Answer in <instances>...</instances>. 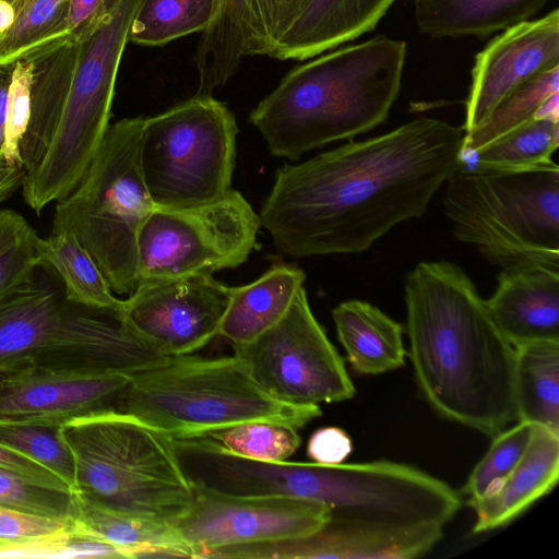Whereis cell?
Masks as SVG:
<instances>
[{"label": "cell", "mask_w": 559, "mask_h": 559, "mask_svg": "<svg viewBox=\"0 0 559 559\" xmlns=\"http://www.w3.org/2000/svg\"><path fill=\"white\" fill-rule=\"evenodd\" d=\"M462 127L416 118L276 170L261 225L293 258L360 253L421 217L460 156Z\"/></svg>", "instance_id": "cell-1"}, {"label": "cell", "mask_w": 559, "mask_h": 559, "mask_svg": "<svg viewBox=\"0 0 559 559\" xmlns=\"http://www.w3.org/2000/svg\"><path fill=\"white\" fill-rule=\"evenodd\" d=\"M409 357L421 396L443 418L493 437L516 419L514 346L467 274L424 261L406 276Z\"/></svg>", "instance_id": "cell-2"}, {"label": "cell", "mask_w": 559, "mask_h": 559, "mask_svg": "<svg viewBox=\"0 0 559 559\" xmlns=\"http://www.w3.org/2000/svg\"><path fill=\"white\" fill-rule=\"evenodd\" d=\"M405 41L384 35L344 46L289 71L250 112L273 156L296 162L384 123L399 97Z\"/></svg>", "instance_id": "cell-3"}, {"label": "cell", "mask_w": 559, "mask_h": 559, "mask_svg": "<svg viewBox=\"0 0 559 559\" xmlns=\"http://www.w3.org/2000/svg\"><path fill=\"white\" fill-rule=\"evenodd\" d=\"M168 358L122 313L73 304L49 284L33 280L0 296V372L133 376Z\"/></svg>", "instance_id": "cell-4"}, {"label": "cell", "mask_w": 559, "mask_h": 559, "mask_svg": "<svg viewBox=\"0 0 559 559\" xmlns=\"http://www.w3.org/2000/svg\"><path fill=\"white\" fill-rule=\"evenodd\" d=\"M60 433L74 460L73 493L82 500L169 524L190 507L193 485L164 432L109 411L72 419Z\"/></svg>", "instance_id": "cell-5"}, {"label": "cell", "mask_w": 559, "mask_h": 559, "mask_svg": "<svg viewBox=\"0 0 559 559\" xmlns=\"http://www.w3.org/2000/svg\"><path fill=\"white\" fill-rule=\"evenodd\" d=\"M117 412L173 439L207 436L250 421L299 429L321 415L319 405H293L269 395L235 353L169 357L133 374Z\"/></svg>", "instance_id": "cell-6"}, {"label": "cell", "mask_w": 559, "mask_h": 559, "mask_svg": "<svg viewBox=\"0 0 559 559\" xmlns=\"http://www.w3.org/2000/svg\"><path fill=\"white\" fill-rule=\"evenodd\" d=\"M453 235L501 269H559V167L492 168L460 158L445 181Z\"/></svg>", "instance_id": "cell-7"}, {"label": "cell", "mask_w": 559, "mask_h": 559, "mask_svg": "<svg viewBox=\"0 0 559 559\" xmlns=\"http://www.w3.org/2000/svg\"><path fill=\"white\" fill-rule=\"evenodd\" d=\"M143 126L144 117L109 124L79 185L56 201L51 222V233L76 236L119 295L138 286V238L155 206L141 168Z\"/></svg>", "instance_id": "cell-8"}, {"label": "cell", "mask_w": 559, "mask_h": 559, "mask_svg": "<svg viewBox=\"0 0 559 559\" xmlns=\"http://www.w3.org/2000/svg\"><path fill=\"white\" fill-rule=\"evenodd\" d=\"M142 0H115L78 47L64 106L37 165L21 189L36 213L68 195L81 181L109 127L115 84L133 16Z\"/></svg>", "instance_id": "cell-9"}, {"label": "cell", "mask_w": 559, "mask_h": 559, "mask_svg": "<svg viewBox=\"0 0 559 559\" xmlns=\"http://www.w3.org/2000/svg\"><path fill=\"white\" fill-rule=\"evenodd\" d=\"M237 134L234 114L211 95L144 118L141 168L154 205L193 206L228 192Z\"/></svg>", "instance_id": "cell-10"}, {"label": "cell", "mask_w": 559, "mask_h": 559, "mask_svg": "<svg viewBox=\"0 0 559 559\" xmlns=\"http://www.w3.org/2000/svg\"><path fill=\"white\" fill-rule=\"evenodd\" d=\"M261 226L259 214L233 189L199 205L154 206L138 238L139 282L237 267L257 247Z\"/></svg>", "instance_id": "cell-11"}, {"label": "cell", "mask_w": 559, "mask_h": 559, "mask_svg": "<svg viewBox=\"0 0 559 559\" xmlns=\"http://www.w3.org/2000/svg\"><path fill=\"white\" fill-rule=\"evenodd\" d=\"M233 348L258 384L281 402L319 405L355 395L345 361L313 316L304 287L276 324Z\"/></svg>", "instance_id": "cell-12"}, {"label": "cell", "mask_w": 559, "mask_h": 559, "mask_svg": "<svg viewBox=\"0 0 559 559\" xmlns=\"http://www.w3.org/2000/svg\"><path fill=\"white\" fill-rule=\"evenodd\" d=\"M193 489L190 507L170 523L193 558L223 547L305 537L331 520L330 509L314 500Z\"/></svg>", "instance_id": "cell-13"}, {"label": "cell", "mask_w": 559, "mask_h": 559, "mask_svg": "<svg viewBox=\"0 0 559 559\" xmlns=\"http://www.w3.org/2000/svg\"><path fill=\"white\" fill-rule=\"evenodd\" d=\"M229 297L209 273L143 281L124 299L123 319L165 356L191 355L219 335Z\"/></svg>", "instance_id": "cell-14"}, {"label": "cell", "mask_w": 559, "mask_h": 559, "mask_svg": "<svg viewBox=\"0 0 559 559\" xmlns=\"http://www.w3.org/2000/svg\"><path fill=\"white\" fill-rule=\"evenodd\" d=\"M559 66V10L515 24L475 57L465 103L464 133L478 128L508 95Z\"/></svg>", "instance_id": "cell-15"}, {"label": "cell", "mask_w": 559, "mask_h": 559, "mask_svg": "<svg viewBox=\"0 0 559 559\" xmlns=\"http://www.w3.org/2000/svg\"><path fill=\"white\" fill-rule=\"evenodd\" d=\"M443 525L391 526L330 520L318 532L295 539L223 547L206 558L234 559H414L429 552Z\"/></svg>", "instance_id": "cell-16"}, {"label": "cell", "mask_w": 559, "mask_h": 559, "mask_svg": "<svg viewBox=\"0 0 559 559\" xmlns=\"http://www.w3.org/2000/svg\"><path fill=\"white\" fill-rule=\"evenodd\" d=\"M132 376L46 370L0 372V421L62 426L117 411Z\"/></svg>", "instance_id": "cell-17"}, {"label": "cell", "mask_w": 559, "mask_h": 559, "mask_svg": "<svg viewBox=\"0 0 559 559\" xmlns=\"http://www.w3.org/2000/svg\"><path fill=\"white\" fill-rule=\"evenodd\" d=\"M486 301L503 336L514 346L559 342V269L527 263L501 269Z\"/></svg>", "instance_id": "cell-18"}, {"label": "cell", "mask_w": 559, "mask_h": 559, "mask_svg": "<svg viewBox=\"0 0 559 559\" xmlns=\"http://www.w3.org/2000/svg\"><path fill=\"white\" fill-rule=\"evenodd\" d=\"M559 479V435L535 425L531 442L521 460L502 479L467 504L476 521L473 533L503 527L548 495Z\"/></svg>", "instance_id": "cell-19"}, {"label": "cell", "mask_w": 559, "mask_h": 559, "mask_svg": "<svg viewBox=\"0 0 559 559\" xmlns=\"http://www.w3.org/2000/svg\"><path fill=\"white\" fill-rule=\"evenodd\" d=\"M396 0H308L272 57L307 60L371 32Z\"/></svg>", "instance_id": "cell-20"}, {"label": "cell", "mask_w": 559, "mask_h": 559, "mask_svg": "<svg viewBox=\"0 0 559 559\" xmlns=\"http://www.w3.org/2000/svg\"><path fill=\"white\" fill-rule=\"evenodd\" d=\"M79 43L59 38L26 53L32 62L31 117L20 154L25 171L45 153L61 116L71 84Z\"/></svg>", "instance_id": "cell-21"}, {"label": "cell", "mask_w": 559, "mask_h": 559, "mask_svg": "<svg viewBox=\"0 0 559 559\" xmlns=\"http://www.w3.org/2000/svg\"><path fill=\"white\" fill-rule=\"evenodd\" d=\"M305 280L296 264L274 263L255 281L230 287L219 336L233 346L252 342L285 316Z\"/></svg>", "instance_id": "cell-22"}, {"label": "cell", "mask_w": 559, "mask_h": 559, "mask_svg": "<svg viewBox=\"0 0 559 559\" xmlns=\"http://www.w3.org/2000/svg\"><path fill=\"white\" fill-rule=\"evenodd\" d=\"M340 343L357 374L376 376L405 365L403 326L378 307L347 300L332 310Z\"/></svg>", "instance_id": "cell-23"}, {"label": "cell", "mask_w": 559, "mask_h": 559, "mask_svg": "<svg viewBox=\"0 0 559 559\" xmlns=\"http://www.w3.org/2000/svg\"><path fill=\"white\" fill-rule=\"evenodd\" d=\"M548 0H415L421 33L435 38L487 36L527 21Z\"/></svg>", "instance_id": "cell-24"}, {"label": "cell", "mask_w": 559, "mask_h": 559, "mask_svg": "<svg viewBox=\"0 0 559 559\" xmlns=\"http://www.w3.org/2000/svg\"><path fill=\"white\" fill-rule=\"evenodd\" d=\"M245 56H254L250 0H216L197 52L198 94L211 95L224 85Z\"/></svg>", "instance_id": "cell-25"}, {"label": "cell", "mask_w": 559, "mask_h": 559, "mask_svg": "<svg viewBox=\"0 0 559 559\" xmlns=\"http://www.w3.org/2000/svg\"><path fill=\"white\" fill-rule=\"evenodd\" d=\"M514 349L516 419L559 435V342H532Z\"/></svg>", "instance_id": "cell-26"}, {"label": "cell", "mask_w": 559, "mask_h": 559, "mask_svg": "<svg viewBox=\"0 0 559 559\" xmlns=\"http://www.w3.org/2000/svg\"><path fill=\"white\" fill-rule=\"evenodd\" d=\"M74 495L70 518L81 532L129 549L132 558H144L155 549H174L193 558L169 523L132 518L97 508Z\"/></svg>", "instance_id": "cell-27"}, {"label": "cell", "mask_w": 559, "mask_h": 559, "mask_svg": "<svg viewBox=\"0 0 559 559\" xmlns=\"http://www.w3.org/2000/svg\"><path fill=\"white\" fill-rule=\"evenodd\" d=\"M44 267H50L61 277L69 301L123 314L124 299L114 295L102 271L73 233H50L44 243Z\"/></svg>", "instance_id": "cell-28"}, {"label": "cell", "mask_w": 559, "mask_h": 559, "mask_svg": "<svg viewBox=\"0 0 559 559\" xmlns=\"http://www.w3.org/2000/svg\"><path fill=\"white\" fill-rule=\"evenodd\" d=\"M216 0H142L131 22L128 40L163 46L203 32L211 23Z\"/></svg>", "instance_id": "cell-29"}, {"label": "cell", "mask_w": 559, "mask_h": 559, "mask_svg": "<svg viewBox=\"0 0 559 559\" xmlns=\"http://www.w3.org/2000/svg\"><path fill=\"white\" fill-rule=\"evenodd\" d=\"M559 123L532 119L495 142L474 152H460V158L492 168H524L552 163L558 147Z\"/></svg>", "instance_id": "cell-30"}, {"label": "cell", "mask_w": 559, "mask_h": 559, "mask_svg": "<svg viewBox=\"0 0 559 559\" xmlns=\"http://www.w3.org/2000/svg\"><path fill=\"white\" fill-rule=\"evenodd\" d=\"M559 94V66L528 80L508 95L475 130L464 133L461 152L481 148L534 119L538 107Z\"/></svg>", "instance_id": "cell-31"}, {"label": "cell", "mask_w": 559, "mask_h": 559, "mask_svg": "<svg viewBox=\"0 0 559 559\" xmlns=\"http://www.w3.org/2000/svg\"><path fill=\"white\" fill-rule=\"evenodd\" d=\"M69 0H19L13 25L0 35V68L59 38H70L66 28Z\"/></svg>", "instance_id": "cell-32"}, {"label": "cell", "mask_w": 559, "mask_h": 559, "mask_svg": "<svg viewBox=\"0 0 559 559\" xmlns=\"http://www.w3.org/2000/svg\"><path fill=\"white\" fill-rule=\"evenodd\" d=\"M44 243L24 216L0 210V296L35 278L44 267Z\"/></svg>", "instance_id": "cell-33"}, {"label": "cell", "mask_w": 559, "mask_h": 559, "mask_svg": "<svg viewBox=\"0 0 559 559\" xmlns=\"http://www.w3.org/2000/svg\"><path fill=\"white\" fill-rule=\"evenodd\" d=\"M0 558H132L129 549L78 530L72 520L67 527L46 535L0 542Z\"/></svg>", "instance_id": "cell-34"}, {"label": "cell", "mask_w": 559, "mask_h": 559, "mask_svg": "<svg viewBox=\"0 0 559 559\" xmlns=\"http://www.w3.org/2000/svg\"><path fill=\"white\" fill-rule=\"evenodd\" d=\"M61 426L0 421L3 443L45 466L73 492L74 460L60 433Z\"/></svg>", "instance_id": "cell-35"}, {"label": "cell", "mask_w": 559, "mask_h": 559, "mask_svg": "<svg viewBox=\"0 0 559 559\" xmlns=\"http://www.w3.org/2000/svg\"><path fill=\"white\" fill-rule=\"evenodd\" d=\"M229 452L258 461H285L301 443L297 429L269 421H250L207 435Z\"/></svg>", "instance_id": "cell-36"}, {"label": "cell", "mask_w": 559, "mask_h": 559, "mask_svg": "<svg viewBox=\"0 0 559 559\" xmlns=\"http://www.w3.org/2000/svg\"><path fill=\"white\" fill-rule=\"evenodd\" d=\"M534 427L532 423L519 421L493 436L488 451L473 468L463 487L467 501L481 497L490 485L513 469L531 442Z\"/></svg>", "instance_id": "cell-37"}, {"label": "cell", "mask_w": 559, "mask_h": 559, "mask_svg": "<svg viewBox=\"0 0 559 559\" xmlns=\"http://www.w3.org/2000/svg\"><path fill=\"white\" fill-rule=\"evenodd\" d=\"M31 81L32 62L28 56L10 64L4 141L1 148L2 159L10 166H22L20 148L31 117Z\"/></svg>", "instance_id": "cell-38"}, {"label": "cell", "mask_w": 559, "mask_h": 559, "mask_svg": "<svg viewBox=\"0 0 559 559\" xmlns=\"http://www.w3.org/2000/svg\"><path fill=\"white\" fill-rule=\"evenodd\" d=\"M0 506L67 520L73 513L74 495L29 484L0 469Z\"/></svg>", "instance_id": "cell-39"}, {"label": "cell", "mask_w": 559, "mask_h": 559, "mask_svg": "<svg viewBox=\"0 0 559 559\" xmlns=\"http://www.w3.org/2000/svg\"><path fill=\"white\" fill-rule=\"evenodd\" d=\"M308 0H250L253 53L273 55Z\"/></svg>", "instance_id": "cell-40"}, {"label": "cell", "mask_w": 559, "mask_h": 559, "mask_svg": "<svg viewBox=\"0 0 559 559\" xmlns=\"http://www.w3.org/2000/svg\"><path fill=\"white\" fill-rule=\"evenodd\" d=\"M70 519L41 516L0 506V542L51 534L68 526Z\"/></svg>", "instance_id": "cell-41"}, {"label": "cell", "mask_w": 559, "mask_h": 559, "mask_svg": "<svg viewBox=\"0 0 559 559\" xmlns=\"http://www.w3.org/2000/svg\"><path fill=\"white\" fill-rule=\"evenodd\" d=\"M0 469L36 486L72 492L55 473L3 443H0Z\"/></svg>", "instance_id": "cell-42"}, {"label": "cell", "mask_w": 559, "mask_h": 559, "mask_svg": "<svg viewBox=\"0 0 559 559\" xmlns=\"http://www.w3.org/2000/svg\"><path fill=\"white\" fill-rule=\"evenodd\" d=\"M353 451L350 437L342 428L322 427L316 430L308 440L309 459L321 465L343 463Z\"/></svg>", "instance_id": "cell-43"}, {"label": "cell", "mask_w": 559, "mask_h": 559, "mask_svg": "<svg viewBox=\"0 0 559 559\" xmlns=\"http://www.w3.org/2000/svg\"><path fill=\"white\" fill-rule=\"evenodd\" d=\"M115 0H69L66 16L67 34L80 41L103 20Z\"/></svg>", "instance_id": "cell-44"}, {"label": "cell", "mask_w": 559, "mask_h": 559, "mask_svg": "<svg viewBox=\"0 0 559 559\" xmlns=\"http://www.w3.org/2000/svg\"><path fill=\"white\" fill-rule=\"evenodd\" d=\"M25 173L22 166H10L0 162V204L21 188Z\"/></svg>", "instance_id": "cell-45"}, {"label": "cell", "mask_w": 559, "mask_h": 559, "mask_svg": "<svg viewBox=\"0 0 559 559\" xmlns=\"http://www.w3.org/2000/svg\"><path fill=\"white\" fill-rule=\"evenodd\" d=\"M9 76L10 66L0 68V160H3L1 156V148L4 141Z\"/></svg>", "instance_id": "cell-46"}, {"label": "cell", "mask_w": 559, "mask_h": 559, "mask_svg": "<svg viewBox=\"0 0 559 559\" xmlns=\"http://www.w3.org/2000/svg\"><path fill=\"white\" fill-rule=\"evenodd\" d=\"M534 119H549L559 122V94L547 98L536 110Z\"/></svg>", "instance_id": "cell-47"}, {"label": "cell", "mask_w": 559, "mask_h": 559, "mask_svg": "<svg viewBox=\"0 0 559 559\" xmlns=\"http://www.w3.org/2000/svg\"><path fill=\"white\" fill-rule=\"evenodd\" d=\"M14 20V7L4 0H0V35L5 33L13 25Z\"/></svg>", "instance_id": "cell-48"}, {"label": "cell", "mask_w": 559, "mask_h": 559, "mask_svg": "<svg viewBox=\"0 0 559 559\" xmlns=\"http://www.w3.org/2000/svg\"><path fill=\"white\" fill-rule=\"evenodd\" d=\"M4 1H7V2L11 3V4L14 7V5H15V3H16L19 0H4Z\"/></svg>", "instance_id": "cell-49"}, {"label": "cell", "mask_w": 559, "mask_h": 559, "mask_svg": "<svg viewBox=\"0 0 559 559\" xmlns=\"http://www.w3.org/2000/svg\"><path fill=\"white\" fill-rule=\"evenodd\" d=\"M0 162H3V160H0Z\"/></svg>", "instance_id": "cell-50"}]
</instances>
